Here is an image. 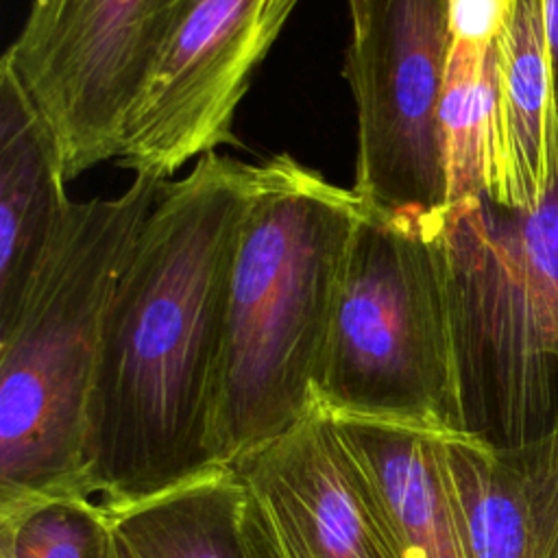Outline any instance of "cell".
<instances>
[{
  "label": "cell",
  "instance_id": "1",
  "mask_svg": "<svg viewBox=\"0 0 558 558\" xmlns=\"http://www.w3.org/2000/svg\"><path fill=\"white\" fill-rule=\"evenodd\" d=\"M255 163L205 153L163 181L116 281L87 414L83 495L105 514L216 466L231 277Z\"/></svg>",
  "mask_w": 558,
  "mask_h": 558
},
{
  "label": "cell",
  "instance_id": "2",
  "mask_svg": "<svg viewBox=\"0 0 558 558\" xmlns=\"http://www.w3.org/2000/svg\"><path fill=\"white\" fill-rule=\"evenodd\" d=\"M366 201L290 155L255 163L231 277L214 460L292 427L312 390Z\"/></svg>",
  "mask_w": 558,
  "mask_h": 558
},
{
  "label": "cell",
  "instance_id": "3",
  "mask_svg": "<svg viewBox=\"0 0 558 558\" xmlns=\"http://www.w3.org/2000/svg\"><path fill=\"white\" fill-rule=\"evenodd\" d=\"M163 179L70 201L33 277L0 316V510L85 497L83 460L105 314Z\"/></svg>",
  "mask_w": 558,
  "mask_h": 558
},
{
  "label": "cell",
  "instance_id": "4",
  "mask_svg": "<svg viewBox=\"0 0 558 558\" xmlns=\"http://www.w3.org/2000/svg\"><path fill=\"white\" fill-rule=\"evenodd\" d=\"M434 227L462 432L497 449L558 434V183L532 211L447 203Z\"/></svg>",
  "mask_w": 558,
  "mask_h": 558
},
{
  "label": "cell",
  "instance_id": "5",
  "mask_svg": "<svg viewBox=\"0 0 558 558\" xmlns=\"http://www.w3.org/2000/svg\"><path fill=\"white\" fill-rule=\"evenodd\" d=\"M312 401L329 414L408 416L462 432L434 214L403 216L366 201Z\"/></svg>",
  "mask_w": 558,
  "mask_h": 558
},
{
  "label": "cell",
  "instance_id": "6",
  "mask_svg": "<svg viewBox=\"0 0 558 558\" xmlns=\"http://www.w3.org/2000/svg\"><path fill=\"white\" fill-rule=\"evenodd\" d=\"M170 0H33L2 59L52 131L68 181L118 159Z\"/></svg>",
  "mask_w": 558,
  "mask_h": 558
},
{
  "label": "cell",
  "instance_id": "7",
  "mask_svg": "<svg viewBox=\"0 0 558 558\" xmlns=\"http://www.w3.org/2000/svg\"><path fill=\"white\" fill-rule=\"evenodd\" d=\"M447 0H368L344 74L357 109L353 190L379 209L425 216L447 203L438 102Z\"/></svg>",
  "mask_w": 558,
  "mask_h": 558
},
{
  "label": "cell",
  "instance_id": "8",
  "mask_svg": "<svg viewBox=\"0 0 558 558\" xmlns=\"http://www.w3.org/2000/svg\"><path fill=\"white\" fill-rule=\"evenodd\" d=\"M299 0H172L118 163L168 179L233 142L251 76Z\"/></svg>",
  "mask_w": 558,
  "mask_h": 558
},
{
  "label": "cell",
  "instance_id": "9",
  "mask_svg": "<svg viewBox=\"0 0 558 558\" xmlns=\"http://www.w3.org/2000/svg\"><path fill=\"white\" fill-rule=\"evenodd\" d=\"M231 466L242 558H381L331 423L314 401Z\"/></svg>",
  "mask_w": 558,
  "mask_h": 558
},
{
  "label": "cell",
  "instance_id": "10",
  "mask_svg": "<svg viewBox=\"0 0 558 558\" xmlns=\"http://www.w3.org/2000/svg\"><path fill=\"white\" fill-rule=\"evenodd\" d=\"M325 414L381 558H473L451 432L408 416Z\"/></svg>",
  "mask_w": 558,
  "mask_h": 558
},
{
  "label": "cell",
  "instance_id": "11",
  "mask_svg": "<svg viewBox=\"0 0 558 558\" xmlns=\"http://www.w3.org/2000/svg\"><path fill=\"white\" fill-rule=\"evenodd\" d=\"M488 59L484 196L508 209L532 211L558 183V76L543 0H514Z\"/></svg>",
  "mask_w": 558,
  "mask_h": 558
},
{
  "label": "cell",
  "instance_id": "12",
  "mask_svg": "<svg viewBox=\"0 0 558 558\" xmlns=\"http://www.w3.org/2000/svg\"><path fill=\"white\" fill-rule=\"evenodd\" d=\"M473 558H558V434L497 449L447 434Z\"/></svg>",
  "mask_w": 558,
  "mask_h": 558
},
{
  "label": "cell",
  "instance_id": "13",
  "mask_svg": "<svg viewBox=\"0 0 558 558\" xmlns=\"http://www.w3.org/2000/svg\"><path fill=\"white\" fill-rule=\"evenodd\" d=\"M59 144L11 65L0 61V316L33 277L70 198Z\"/></svg>",
  "mask_w": 558,
  "mask_h": 558
},
{
  "label": "cell",
  "instance_id": "14",
  "mask_svg": "<svg viewBox=\"0 0 558 558\" xmlns=\"http://www.w3.org/2000/svg\"><path fill=\"white\" fill-rule=\"evenodd\" d=\"M235 508L233 466L216 464L107 519L137 558H242Z\"/></svg>",
  "mask_w": 558,
  "mask_h": 558
},
{
  "label": "cell",
  "instance_id": "15",
  "mask_svg": "<svg viewBox=\"0 0 558 558\" xmlns=\"http://www.w3.org/2000/svg\"><path fill=\"white\" fill-rule=\"evenodd\" d=\"M488 50L462 41L449 44L438 102L447 203L484 194L490 122Z\"/></svg>",
  "mask_w": 558,
  "mask_h": 558
},
{
  "label": "cell",
  "instance_id": "16",
  "mask_svg": "<svg viewBox=\"0 0 558 558\" xmlns=\"http://www.w3.org/2000/svg\"><path fill=\"white\" fill-rule=\"evenodd\" d=\"M0 549L11 558H111V523L85 497H50L0 510Z\"/></svg>",
  "mask_w": 558,
  "mask_h": 558
},
{
  "label": "cell",
  "instance_id": "17",
  "mask_svg": "<svg viewBox=\"0 0 558 558\" xmlns=\"http://www.w3.org/2000/svg\"><path fill=\"white\" fill-rule=\"evenodd\" d=\"M514 0H447L451 41L490 48L504 31Z\"/></svg>",
  "mask_w": 558,
  "mask_h": 558
},
{
  "label": "cell",
  "instance_id": "18",
  "mask_svg": "<svg viewBox=\"0 0 558 558\" xmlns=\"http://www.w3.org/2000/svg\"><path fill=\"white\" fill-rule=\"evenodd\" d=\"M543 15H545V31H547V41L558 76V0H543Z\"/></svg>",
  "mask_w": 558,
  "mask_h": 558
},
{
  "label": "cell",
  "instance_id": "19",
  "mask_svg": "<svg viewBox=\"0 0 558 558\" xmlns=\"http://www.w3.org/2000/svg\"><path fill=\"white\" fill-rule=\"evenodd\" d=\"M366 4L368 0H349V15H351V37L364 28L366 22Z\"/></svg>",
  "mask_w": 558,
  "mask_h": 558
},
{
  "label": "cell",
  "instance_id": "20",
  "mask_svg": "<svg viewBox=\"0 0 558 558\" xmlns=\"http://www.w3.org/2000/svg\"><path fill=\"white\" fill-rule=\"evenodd\" d=\"M111 558H137L113 527H111Z\"/></svg>",
  "mask_w": 558,
  "mask_h": 558
},
{
  "label": "cell",
  "instance_id": "21",
  "mask_svg": "<svg viewBox=\"0 0 558 558\" xmlns=\"http://www.w3.org/2000/svg\"><path fill=\"white\" fill-rule=\"evenodd\" d=\"M0 558H11V556H9L7 551H2V549H0Z\"/></svg>",
  "mask_w": 558,
  "mask_h": 558
}]
</instances>
